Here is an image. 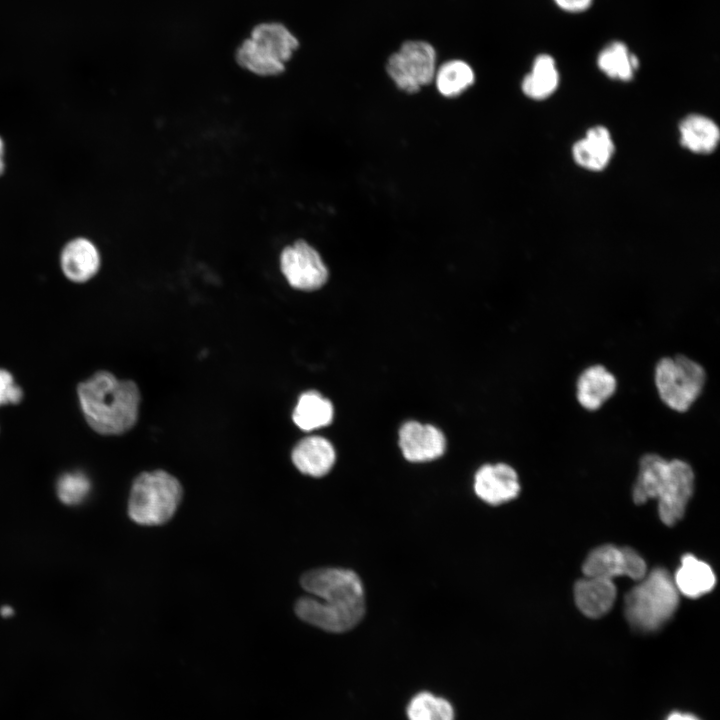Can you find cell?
I'll return each instance as SVG.
<instances>
[{
    "label": "cell",
    "instance_id": "obj_8",
    "mask_svg": "<svg viewBox=\"0 0 720 720\" xmlns=\"http://www.w3.org/2000/svg\"><path fill=\"white\" fill-rule=\"evenodd\" d=\"M280 269L291 287L303 291L321 288L329 276L319 252L302 239L282 250Z\"/></svg>",
    "mask_w": 720,
    "mask_h": 720
},
{
    "label": "cell",
    "instance_id": "obj_9",
    "mask_svg": "<svg viewBox=\"0 0 720 720\" xmlns=\"http://www.w3.org/2000/svg\"><path fill=\"white\" fill-rule=\"evenodd\" d=\"M582 570L587 577L612 579L625 575L640 580L646 575L647 567L643 558L633 549L607 544L590 552Z\"/></svg>",
    "mask_w": 720,
    "mask_h": 720
},
{
    "label": "cell",
    "instance_id": "obj_10",
    "mask_svg": "<svg viewBox=\"0 0 720 720\" xmlns=\"http://www.w3.org/2000/svg\"><path fill=\"white\" fill-rule=\"evenodd\" d=\"M399 446L408 461L427 462L443 455L446 439L433 425L408 421L399 430Z\"/></svg>",
    "mask_w": 720,
    "mask_h": 720
},
{
    "label": "cell",
    "instance_id": "obj_2",
    "mask_svg": "<svg viewBox=\"0 0 720 720\" xmlns=\"http://www.w3.org/2000/svg\"><path fill=\"white\" fill-rule=\"evenodd\" d=\"M77 395L86 422L101 435H121L137 422L141 396L132 380L101 370L79 383Z\"/></svg>",
    "mask_w": 720,
    "mask_h": 720
},
{
    "label": "cell",
    "instance_id": "obj_15",
    "mask_svg": "<svg viewBox=\"0 0 720 720\" xmlns=\"http://www.w3.org/2000/svg\"><path fill=\"white\" fill-rule=\"evenodd\" d=\"M615 146L606 127L594 126L572 148L575 162L591 171L603 170L610 162Z\"/></svg>",
    "mask_w": 720,
    "mask_h": 720
},
{
    "label": "cell",
    "instance_id": "obj_28",
    "mask_svg": "<svg viewBox=\"0 0 720 720\" xmlns=\"http://www.w3.org/2000/svg\"><path fill=\"white\" fill-rule=\"evenodd\" d=\"M559 8L567 12H581L586 10L592 3V0H554Z\"/></svg>",
    "mask_w": 720,
    "mask_h": 720
},
{
    "label": "cell",
    "instance_id": "obj_26",
    "mask_svg": "<svg viewBox=\"0 0 720 720\" xmlns=\"http://www.w3.org/2000/svg\"><path fill=\"white\" fill-rule=\"evenodd\" d=\"M91 490L88 476L81 471L62 474L56 484V492L60 501L66 505L82 503Z\"/></svg>",
    "mask_w": 720,
    "mask_h": 720
},
{
    "label": "cell",
    "instance_id": "obj_17",
    "mask_svg": "<svg viewBox=\"0 0 720 720\" xmlns=\"http://www.w3.org/2000/svg\"><path fill=\"white\" fill-rule=\"evenodd\" d=\"M250 39L269 59L285 65L297 50V38L280 23H262L254 27Z\"/></svg>",
    "mask_w": 720,
    "mask_h": 720
},
{
    "label": "cell",
    "instance_id": "obj_1",
    "mask_svg": "<svg viewBox=\"0 0 720 720\" xmlns=\"http://www.w3.org/2000/svg\"><path fill=\"white\" fill-rule=\"evenodd\" d=\"M301 586L313 596L301 597L295 612L303 621L329 632H345L356 626L365 612L359 576L343 568H318L306 572Z\"/></svg>",
    "mask_w": 720,
    "mask_h": 720
},
{
    "label": "cell",
    "instance_id": "obj_18",
    "mask_svg": "<svg viewBox=\"0 0 720 720\" xmlns=\"http://www.w3.org/2000/svg\"><path fill=\"white\" fill-rule=\"evenodd\" d=\"M680 143L694 153H711L720 140L718 125L700 114L686 116L679 125Z\"/></svg>",
    "mask_w": 720,
    "mask_h": 720
},
{
    "label": "cell",
    "instance_id": "obj_16",
    "mask_svg": "<svg viewBox=\"0 0 720 720\" xmlns=\"http://www.w3.org/2000/svg\"><path fill=\"white\" fill-rule=\"evenodd\" d=\"M574 596L577 607L584 615L599 618L612 608L616 588L612 579L587 577L575 584Z\"/></svg>",
    "mask_w": 720,
    "mask_h": 720
},
{
    "label": "cell",
    "instance_id": "obj_5",
    "mask_svg": "<svg viewBox=\"0 0 720 720\" xmlns=\"http://www.w3.org/2000/svg\"><path fill=\"white\" fill-rule=\"evenodd\" d=\"M182 498L179 481L163 470L144 472L133 482L128 501L130 518L140 525H161L174 515Z\"/></svg>",
    "mask_w": 720,
    "mask_h": 720
},
{
    "label": "cell",
    "instance_id": "obj_3",
    "mask_svg": "<svg viewBox=\"0 0 720 720\" xmlns=\"http://www.w3.org/2000/svg\"><path fill=\"white\" fill-rule=\"evenodd\" d=\"M693 484V470L685 461H667L657 454H646L640 460L633 499L643 504L657 498L660 519L671 526L682 518Z\"/></svg>",
    "mask_w": 720,
    "mask_h": 720
},
{
    "label": "cell",
    "instance_id": "obj_12",
    "mask_svg": "<svg viewBox=\"0 0 720 720\" xmlns=\"http://www.w3.org/2000/svg\"><path fill=\"white\" fill-rule=\"evenodd\" d=\"M617 389V380L605 366L595 364L584 369L576 382L579 404L589 411L598 410Z\"/></svg>",
    "mask_w": 720,
    "mask_h": 720
},
{
    "label": "cell",
    "instance_id": "obj_29",
    "mask_svg": "<svg viewBox=\"0 0 720 720\" xmlns=\"http://www.w3.org/2000/svg\"><path fill=\"white\" fill-rule=\"evenodd\" d=\"M666 720H700L690 713L672 712Z\"/></svg>",
    "mask_w": 720,
    "mask_h": 720
},
{
    "label": "cell",
    "instance_id": "obj_21",
    "mask_svg": "<svg viewBox=\"0 0 720 720\" xmlns=\"http://www.w3.org/2000/svg\"><path fill=\"white\" fill-rule=\"evenodd\" d=\"M559 79L554 58L541 54L535 58L530 73L523 78L521 88L527 97L543 100L557 89Z\"/></svg>",
    "mask_w": 720,
    "mask_h": 720
},
{
    "label": "cell",
    "instance_id": "obj_25",
    "mask_svg": "<svg viewBox=\"0 0 720 720\" xmlns=\"http://www.w3.org/2000/svg\"><path fill=\"white\" fill-rule=\"evenodd\" d=\"M236 61L242 68L259 76H276L285 70V65L264 56L250 38L237 49Z\"/></svg>",
    "mask_w": 720,
    "mask_h": 720
},
{
    "label": "cell",
    "instance_id": "obj_14",
    "mask_svg": "<svg viewBox=\"0 0 720 720\" xmlns=\"http://www.w3.org/2000/svg\"><path fill=\"white\" fill-rule=\"evenodd\" d=\"M100 254L88 239L76 238L63 248L60 265L64 275L73 282L83 283L93 278L100 267Z\"/></svg>",
    "mask_w": 720,
    "mask_h": 720
},
{
    "label": "cell",
    "instance_id": "obj_23",
    "mask_svg": "<svg viewBox=\"0 0 720 720\" xmlns=\"http://www.w3.org/2000/svg\"><path fill=\"white\" fill-rule=\"evenodd\" d=\"M597 64L608 77L628 81L638 68L639 61L635 55L629 52L624 43L615 41L600 52Z\"/></svg>",
    "mask_w": 720,
    "mask_h": 720
},
{
    "label": "cell",
    "instance_id": "obj_7",
    "mask_svg": "<svg viewBox=\"0 0 720 720\" xmlns=\"http://www.w3.org/2000/svg\"><path fill=\"white\" fill-rule=\"evenodd\" d=\"M437 54L422 40H408L386 62V72L400 90L413 94L434 80Z\"/></svg>",
    "mask_w": 720,
    "mask_h": 720
},
{
    "label": "cell",
    "instance_id": "obj_4",
    "mask_svg": "<svg viewBox=\"0 0 720 720\" xmlns=\"http://www.w3.org/2000/svg\"><path fill=\"white\" fill-rule=\"evenodd\" d=\"M625 597V615L632 627L650 632L667 622L678 607V590L670 574L654 569Z\"/></svg>",
    "mask_w": 720,
    "mask_h": 720
},
{
    "label": "cell",
    "instance_id": "obj_13",
    "mask_svg": "<svg viewBox=\"0 0 720 720\" xmlns=\"http://www.w3.org/2000/svg\"><path fill=\"white\" fill-rule=\"evenodd\" d=\"M295 467L303 474L313 477L326 475L333 467L336 453L333 445L324 437L309 436L299 441L292 450Z\"/></svg>",
    "mask_w": 720,
    "mask_h": 720
},
{
    "label": "cell",
    "instance_id": "obj_31",
    "mask_svg": "<svg viewBox=\"0 0 720 720\" xmlns=\"http://www.w3.org/2000/svg\"><path fill=\"white\" fill-rule=\"evenodd\" d=\"M13 613H14V611H13L12 607H10V606H2L0 609V614L3 617H10L11 615H13Z\"/></svg>",
    "mask_w": 720,
    "mask_h": 720
},
{
    "label": "cell",
    "instance_id": "obj_24",
    "mask_svg": "<svg viewBox=\"0 0 720 720\" xmlns=\"http://www.w3.org/2000/svg\"><path fill=\"white\" fill-rule=\"evenodd\" d=\"M407 715L409 720H454L451 704L427 692L417 694L410 701Z\"/></svg>",
    "mask_w": 720,
    "mask_h": 720
},
{
    "label": "cell",
    "instance_id": "obj_22",
    "mask_svg": "<svg viewBox=\"0 0 720 720\" xmlns=\"http://www.w3.org/2000/svg\"><path fill=\"white\" fill-rule=\"evenodd\" d=\"M438 92L448 98L461 95L475 82V73L465 61L453 59L436 69L434 80Z\"/></svg>",
    "mask_w": 720,
    "mask_h": 720
},
{
    "label": "cell",
    "instance_id": "obj_19",
    "mask_svg": "<svg viewBox=\"0 0 720 720\" xmlns=\"http://www.w3.org/2000/svg\"><path fill=\"white\" fill-rule=\"evenodd\" d=\"M673 580L678 592L690 598H697L711 591L716 581L712 568L690 554L682 558Z\"/></svg>",
    "mask_w": 720,
    "mask_h": 720
},
{
    "label": "cell",
    "instance_id": "obj_27",
    "mask_svg": "<svg viewBox=\"0 0 720 720\" xmlns=\"http://www.w3.org/2000/svg\"><path fill=\"white\" fill-rule=\"evenodd\" d=\"M23 399V390L18 386L13 375L0 368V406L18 404Z\"/></svg>",
    "mask_w": 720,
    "mask_h": 720
},
{
    "label": "cell",
    "instance_id": "obj_30",
    "mask_svg": "<svg viewBox=\"0 0 720 720\" xmlns=\"http://www.w3.org/2000/svg\"><path fill=\"white\" fill-rule=\"evenodd\" d=\"M4 167H5V164H4V143H3V140H2L1 137H0V175H1L2 172L4 171Z\"/></svg>",
    "mask_w": 720,
    "mask_h": 720
},
{
    "label": "cell",
    "instance_id": "obj_6",
    "mask_svg": "<svg viewBox=\"0 0 720 720\" xmlns=\"http://www.w3.org/2000/svg\"><path fill=\"white\" fill-rule=\"evenodd\" d=\"M654 380L661 401L670 409L683 413L701 395L706 372L700 363L677 354L663 357L657 362Z\"/></svg>",
    "mask_w": 720,
    "mask_h": 720
},
{
    "label": "cell",
    "instance_id": "obj_20",
    "mask_svg": "<svg viewBox=\"0 0 720 720\" xmlns=\"http://www.w3.org/2000/svg\"><path fill=\"white\" fill-rule=\"evenodd\" d=\"M333 416L334 409L329 399L317 391H307L299 397L292 419L301 430L312 431L329 425Z\"/></svg>",
    "mask_w": 720,
    "mask_h": 720
},
{
    "label": "cell",
    "instance_id": "obj_11",
    "mask_svg": "<svg viewBox=\"0 0 720 720\" xmlns=\"http://www.w3.org/2000/svg\"><path fill=\"white\" fill-rule=\"evenodd\" d=\"M474 490L484 502L499 505L514 499L520 484L516 471L508 464H486L475 474Z\"/></svg>",
    "mask_w": 720,
    "mask_h": 720
}]
</instances>
